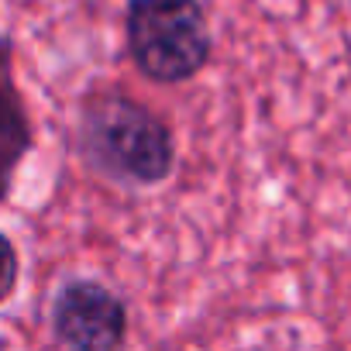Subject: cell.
Masks as SVG:
<instances>
[{"label": "cell", "mask_w": 351, "mask_h": 351, "mask_svg": "<svg viewBox=\"0 0 351 351\" xmlns=\"http://www.w3.org/2000/svg\"><path fill=\"white\" fill-rule=\"evenodd\" d=\"M18 279H21V258H18V248L14 241L0 231V303H8L18 289Z\"/></svg>", "instance_id": "5"}, {"label": "cell", "mask_w": 351, "mask_h": 351, "mask_svg": "<svg viewBox=\"0 0 351 351\" xmlns=\"http://www.w3.org/2000/svg\"><path fill=\"white\" fill-rule=\"evenodd\" d=\"M76 141L83 162L121 186H158L176 165L172 128L141 100L117 90L83 100Z\"/></svg>", "instance_id": "1"}, {"label": "cell", "mask_w": 351, "mask_h": 351, "mask_svg": "<svg viewBox=\"0 0 351 351\" xmlns=\"http://www.w3.org/2000/svg\"><path fill=\"white\" fill-rule=\"evenodd\" d=\"M52 337L76 351H110L128 337V310L121 296L97 279H69L49 310Z\"/></svg>", "instance_id": "3"}, {"label": "cell", "mask_w": 351, "mask_h": 351, "mask_svg": "<svg viewBox=\"0 0 351 351\" xmlns=\"http://www.w3.org/2000/svg\"><path fill=\"white\" fill-rule=\"evenodd\" d=\"M32 117L25 110V100L14 83V52L11 38H0V204L11 197L14 176L32 152Z\"/></svg>", "instance_id": "4"}, {"label": "cell", "mask_w": 351, "mask_h": 351, "mask_svg": "<svg viewBox=\"0 0 351 351\" xmlns=\"http://www.w3.org/2000/svg\"><path fill=\"white\" fill-rule=\"evenodd\" d=\"M128 56L152 83H186L204 73L214 35L200 0H128Z\"/></svg>", "instance_id": "2"}]
</instances>
